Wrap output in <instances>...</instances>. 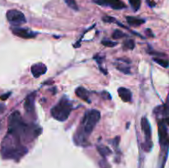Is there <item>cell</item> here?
<instances>
[{
  "mask_svg": "<svg viewBox=\"0 0 169 168\" xmlns=\"http://www.w3.org/2000/svg\"><path fill=\"white\" fill-rule=\"evenodd\" d=\"M27 153V148L21 143V138L8 133L1 144V155L3 158L18 161Z\"/></svg>",
  "mask_w": 169,
  "mask_h": 168,
  "instance_id": "cell-1",
  "label": "cell"
},
{
  "mask_svg": "<svg viewBox=\"0 0 169 168\" xmlns=\"http://www.w3.org/2000/svg\"><path fill=\"white\" fill-rule=\"evenodd\" d=\"M100 118L101 113L97 110H90L85 113L82 121V128L78 129L79 130L78 131V136L76 137L78 138V144L85 143L86 138L91 134Z\"/></svg>",
  "mask_w": 169,
  "mask_h": 168,
  "instance_id": "cell-2",
  "label": "cell"
},
{
  "mask_svg": "<svg viewBox=\"0 0 169 168\" xmlns=\"http://www.w3.org/2000/svg\"><path fill=\"white\" fill-rule=\"evenodd\" d=\"M73 104L65 96H63L60 101L51 108L50 113L52 117L59 121H65L69 118V115L72 111Z\"/></svg>",
  "mask_w": 169,
  "mask_h": 168,
  "instance_id": "cell-3",
  "label": "cell"
},
{
  "mask_svg": "<svg viewBox=\"0 0 169 168\" xmlns=\"http://www.w3.org/2000/svg\"><path fill=\"white\" fill-rule=\"evenodd\" d=\"M7 19L10 22V24L13 25L15 27L23 25L27 22L24 14L22 12L16 9L8 10L7 12Z\"/></svg>",
  "mask_w": 169,
  "mask_h": 168,
  "instance_id": "cell-4",
  "label": "cell"
},
{
  "mask_svg": "<svg viewBox=\"0 0 169 168\" xmlns=\"http://www.w3.org/2000/svg\"><path fill=\"white\" fill-rule=\"evenodd\" d=\"M92 2L99 6H107L115 10L126 8V5L121 0H92Z\"/></svg>",
  "mask_w": 169,
  "mask_h": 168,
  "instance_id": "cell-5",
  "label": "cell"
},
{
  "mask_svg": "<svg viewBox=\"0 0 169 168\" xmlns=\"http://www.w3.org/2000/svg\"><path fill=\"white\" fill-rule=\"evenodd\" d=\"M12 32L15 36L21 37L23 39H32V38H35L37 37V33L36 32L30 31L26 28H22L16 27L12 28Z\"/></svg>",
  "mask_w": 169,
  "mask_h": 168,
  "instance_id": "cell-6",
  "label": "cell"
},
{
  "mask_svg": "<svg viewBox=\"0 0 169 168\" xmlns=\"http://www.w3.org/2000/svg\"><path fill=\"white\" fill-rule=\"evenodd\" d=\"M32 75L34 77H39L44 75L47 71V68L44 64L42 63H37V64H33L31 68Z\"/></svg>",
  "mask_w": 169,
  "mask_h": 168,
  "instance_id": "cell-7",
  "label": "cell"
},
{
  "mask_svg": "<svg viewBox=\"0 0 169 168\" xmlns=\"http://www.w3.org/2000/svg\"><path fill=\"white\" fill-rule=\"evenodd\" d=\"M35 96H36V92H33L27 96V97L26 98L24 107L27 113L32 114L35 111Z\"/></svg>",
  "mask_w": 169,
  "mask_h": 168,
  "instance_id": "cell-8",
  "label": "cell"
},
{
  "mask_svg": "<svg viewBox=\"0 0 169 168\" xmlns=\"http://www.w3.org/2000/svg\"><path fill=\"white\" fill-rule=\"evenodd\" d=\"M141 127L142 130L144 134V136L146 138V141H149L151 138V127L149 120L146 117H143L141 119Z\"/></svg>",
  "mask_w": 169,
  "mask_h": 168,
  "instance_id": "cell-9",
  "label": "cell"
},
{
  "mask_svg": "<svg viewBox=\"0 0 169 168\" xmlns=\"http://www.w3.org/2000/svg\"><path fill=\"white\" fill-rule=\"evenodd\" d=\"M158 129H159L158 133H159L160 143L162 145L166 144L168 141V132H167L166 127L162 122H160L158 124Z\"/></svg>",
  "mask_w": 169,
  "mask_h": 168,
  "instance_id": "cell-10",
  "label": "cell"
},
{
  "mask_svg": "<svg viewBox=\"0 0 169 168\" xmlns=\"http://www.w3.org/2000/svg\"><path fill=\"white\" fill-rule=\"evenodd\" d=\"M118 94H119L120 99L123 101L124 102H130L131 101L132 97V93L127 88L125 87H120L118 88Z\"/></svg>",
  "mask_w": 169,
  "mask_h": 168,
  "instance_id": "cell-11",
  "label": "cell"
},
{
  "mask_svg": "<svg viewBox=\"0 0 169 168\" xmlns=\"http://www.w3.org/2000/svg\"><path fill=\"white\" fill-rule=\"evenodd\" d=\"M75 94L79 98H81L82 100L85 101L87 102H90V100H89V91H87L86 88H84L82 86H79L78 88H76Z\"/></svg>",
  "mask_w": 169,
  "mask_h": 168,
  "instance_id": "cell-12",
  "label": "cell"
},
{
  "mask_svg": "<svg viewBox=\"0 0 169 168\" xmlns=\"http://www.w3.org/2000/svg\"><path fill=\"white\" fill-rule=\"evenodd\" d=\"M120 59V61H122L123 63L120 64V62H118V64H116V65H115L116 68L119 70L120 72L125 73V74H130V66H129L128 64L125 63V62L130 63V61L126 60L125 59Z\"/></svg>",
  "mask_w": 169,
  "mask_h": 168,
  "instance_id": "cell-13",
  "label": "cell"
},
{
  "mask_svg": "<svg viewBox=\"0 0 169 168\" xmlns=\"http://www.w3.org/2000/svg\"><path fill=\"white\" fill-rule=\"evenodd\" d=\"M126 22H128L130 26L132 27H139L142 24L145 22V20L141 18H134V17H126Z\"/></svg>",
  "mask_w": 169,
  "mask_h": 168,
  "instance_id": "cell-14",
  "label": "cell"
},
{
  "mask_svg": "<svg viewBox=\"0 0 169 168\" xmlns=\"http://www.w3.org/2000/svg\"><path fill=\"white\" fill-rule=\"evenodd\" d=\"M97 151H98V153H100V155H101L102 157H106V156H108L111 153V151L110 150V148L108 147H106V146L104 145H99L97 146Z\"/></svg>",
  "mask_w": 169,
  "mask_h": 168,
  "instance_id": "cell-15",
  "label": "cell"
},
{
  "mask_svg": "<svg viewBox=\"0 0 169 168\" xmlns=\"http://www.w3.org/2000/svg\"><path fill=\"white\" fill-rule=\"evenodd\" d=\"M135 46V43L133 39H127L124 41L123 43V49L125 50H133Z\"/></svg>",
  "mask_w": 169,
  "mask_h": 168,
  "instance_id": "cell-16",
  "label": "cell"
},
{
  "mask_svg": "<svg viewBox=\"0 0 169 168\" xmlns=\"http://www.w3.org/2000/svg\"><path fill=\"white\" fill-rule=\"evenodd\" d=\"M154 61L156 62L158 64H159L160 66L163 67V68H168L169 66L168 60H166V59H161V58L154 57Z\"/></svg>",
  "mask_w": 169,
  "mask_h": 168,
  "instance_id": "cell-17",
  "label": "cell"
},
{
  "mask_svg": "<svg viewBox=\"0 0 169 168\" xmlns=\"http://www.w3.org/2000/svg\"><path fill=\"white\" fill-rule=\"evenodd\" d=\"M129 2L134 11H137L139 9L140 4H141V0H129Z\"/></svg>",
  "mask_w": 169,
  "mask_h": 168,
  "instance_id": "cell-18",
  "label": "cell"
},
{
  "mask_svg": "<svg viewBox=\"0 0 169 168\" xmlns=\"http://www.w3.org/2000/svg\"><path fill=\"white\" fill-rule=\"evenodd\" d=\"M64 1L70 8L75 10V11H78V6L75 0H64Z\"/></svg>",
  "mask_w": 169,
  "mask_h": 168,
  "instance_id": "cell-19",
  "label": "cell"
},
{
  "mask_svg": "<svg viewBox=\"0 0 169 168\" xmlns=\"http://www.w3.org/2000/svg\"><path fill=\"white\" fill-rule=\"evenodd\" d=\"M127 35L125 34L123 32H121L120 30H115L113 34H112V38L113 39H121L123 37H126Z\"/></svg>",
  "mask_w": 169,
  "mask_h": 168,
  "instance_id": "cell-20",
  "label": "cell"
},
{
  "mask_svg": "<svg viewBox=\"0 0 169 168\" xmlns=\"http://www.w3.org/2000/svg\"><path fill=\"white\" fill-rule=\"evenodd\" d=\"M101 44L104 46H106V47H115L117 45L116 42L109 41V40H103V41H101Z\"/></svg>",
  "mask_w": 169,
  "mask_h": 168,
  "instance_id": "cell-21",
  "label": "cell"
},
{
  "mask_svg": "<svg viewBox=\"0 0 169 168\" xmlns=\"http://www.w3.org/2000/svg\"><path fill=\"white\" fill-rule=\"evenodd\" d=\"M102 21L105 22H114L115 18H111V17H108V16H105L102 18Z\"/></svg>",
  "mask_w": 169,
  "mask_h": 168,
  "instance_id": "cell-22",
  "label": "cell"
},
{
  "mask_svg": "<svg viewBox=\"0 0 169 168\" xmlns=\"http://www.w3.org/2000/svg\"><path fill=\"white\" fill-rule=\"evenodd\" d=\"M145 33H146V35L148 36V37H154V34H153V32H152V31H151L150 29H146V32H145Z\"/></svg>",
  "mask_w": 169,
  "mask_h": 168,
  "instance_id": "cell-23",
  "label": "cell"
},
{
  "mask_svg": "<svg viewBox=\"0 0 169 168\" xmlns=\"http://www.w3.org/2000/svg\"><path fill=\"white\" fill-rule=\"evenodd\" d=\"M10 94H11V93L8 92V93H7V94H5V95H2L1 96V100L4 101V100H6V99H8V97L9 96Z\"/></svg>",
  "mask_w": 169,
  "mask_h": 168,
  "instance_id": "cell-24",
  "label": "cell"
},
{
  "mask_svg": "<svg viewBox=\"0 0 169 168\" xmlns=\"http://www.w3.org/2000/svg\"><path fill=\"white\" fill-rule=\"evenodd\" d=\"M149 54L150 55H160V56H165L164 54H162V53H158V52H154V51H151V52H149Z\"/></svg>",
  "mask_w": 169,
  "mask_h": 168,
  "instance_id": "cell-25",
  "label": "cell"
},
{
  "mask_svg": "<svg viewBox=\"0 0 169 168\" xmlns=\"http://www.w3.org/2000/svg\"><path fill=\"white\" fill-rule=\"evenodd\" d=\"M147 3H148V4L149 5L150 7H154V6H155V3H154L153 1H150V0H147Z\"/></svg>",
  "mask_w": 169,
  "mask_h": 168,
  "instance_id": "cell-26",
  "label": "cell"
},
{
  "mask_svg": "<svg viewBox=\"0 0 169 168\" xmlns=\"http://www.w3.org/2000/svg\"><path fill=\"white\" fill-rule=\"evenodd\" d=\"M4 109H5L4 105L0 104V114L3 113V112H4Z\"/></svg>",
  "mask_w": 169,
  "mask_h": 168,
  "instance_id": "cell-27",
  "label": "cell"
}]
</instances>
